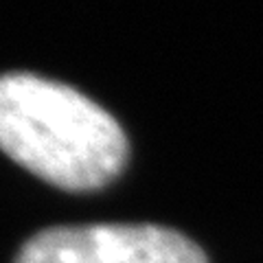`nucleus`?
<instances>
[{
    "label": "nucleus",
    "mask_w": 263,
    "mask_h": 263,
    "mask_svg": "<svg viewBox=\"0 0 263 263\" xmlns=\"http://www.w3.org/2000/svg\"><path fill=\"white\" fill-rule=\"evenodd\" d=\"M0 149L66 191H95L121 174L127 141L101 105L35 75L0 77Z\"/></svg>",
    "instance_id": "nucleus-1"
},
{
    "label": "nucleus",
    "mask_w": 263,
    "mask_h": 263,
    "mask_svg": "<svg viewBox=\"0 0 263 263\" xmlns=\"http://www.w3.org/2000/svg\"><path fill=\"white\" fill-rule=\"evenodd\" d=\"M15 263H209V259L171 228L92 224L42 230L22 246Z\"/></svg>",
    "instance_id": "nucleus-2"
}]
</instances>
